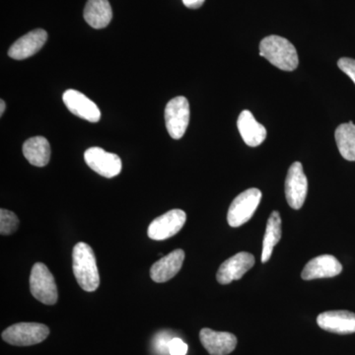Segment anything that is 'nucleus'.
Masks as SVG:
<instances>
[{
    "instance_id": "a211bd4d",
    "label": "nucleus",
    "mask_w": 355,
    "mask_h": 355,
    "mask_svg": "<svg viewBox=\"0 0 355 355\" xmlns=\"http://www.w3.org/2000/svg\"><path fill=\"white\" fill-rule=\"evenodd\" d=\"M83 15L91 27L103 29L111 22L113 11L108 0H88Z\"/></svg>"
},
{
    "instance_id": "423d86ee",
    "label": "nucleus",
    "mask_w": 355,
    "mask_h": 355,
    "mask_svg": "<svg viewBox=\"0 0 355 355\" xmlns=\"http://www.w3.org/2000/svg\"><path fill=\"white\" fill-rule=\"evenodd\" d=\"M165 123L172 139H180L184 137L190 123V104L186 97L179 96L168 102L165 108Z\"/></svg>"
},
{
    "instance_id": "f257e3e1",
    "label": "nucleus",
    "mask_w": 355,
    "mask_h": 355,
    "mask_svg": "<svg viewBox=\"0 0 355 355\" xmlns=\"http://www.w3.org/2000/svg\"><path fill=\"white\" fill-rule=\"evenodd\" d=\"M72 268L79 286L87 292L95 291L100 286L97 261L92 248L86 243H77L72 252Z\"/></svg>"
},
{
    "instance_id": "4be33fe9",
    "label": "nucleus",
    "mask_w": 355,
    "mask_h": 355,
    "mask_svg": "<svg viewBox=\"0 0 355 355\" xmlns=\"http://www.w3.org/2000/svg\"><path fill=\"white\" fill-rule=\"evenodd\" d=\"M19 219L14 212L4 209H0V234H13L19 227Z\"/></svg>"
},
{
    "instance_id": "6e6552de",
    "label": "nucleus",
    "mask_w": 355,
    "mask_h": 355,
    "mask_svg": "<svg viewBox=\"0 0 355 355\" xmlns=\"http://www.w3.org/2000/svg\"><path fill=\"white\" fill-rule=\"evenodd\" d=\"M84 160L93 171L108 179L118 176L123 168L121 158L116 154L107 153L100 147L88 148L84 153Z\"/></svg>"
},
{
    "instance_id": "4468645a",
    "label": "nucleus",
    "mask_w": 355,
    "mask_h": 355,
    "mask_svg": "<svg viewBox=\"0 0 355 355\" xmlns=\"http://www.w3.org/2000/svg\"><path fill=\"white\" fill-rule=\"evenodd\" d=\"M343 272V266L336 257L322 254L308 261L303 268L301 277L304 280L327 279L334 277Z\"/></svg>"
},
{
    "instance_id": "5701e85b",
    "label": "nucleus",
    "mask_w": 355,
    "mask_h": 355,
    "mask_svg": "<svg viewBox=\"0 0 355 355\" xmlns=\"http://www.w3.org/2000/svg\"><path fill=\"white\" fill-rule=\"evenodd\" d=\"M338 67L343 72L354 81L355 84V60L349 58H342L338 62Z\"/></svg>"
},
{
    "instance_id": "393cba45",
    "label": "nucleus",
    "mask_w": 355,
    "mask_h": 355,
    "mask_svg": "<svg viewBox=\"0 0 355 355\" xmlns=\"http://www.w3.org/2000/svg\"><path fill=\"white\" fill-rule=\"evenodd\" d=\"M184 6L191 9H198L205 3V0H183Z\"/></svg>"
},
{
    "instance_id": "1a4fd4ad",
    "label": "nucleus",
    "mask_w": 355,
    "mask_h": 355,
    "mask_svg": "<svg viewBox=\"0 0 355 355\" xmlns=\"http://www.w3.org/2000/svg\"><path fill=\"white\" fill-rule=\"evenodd\" d=\"M308 181L303 166L300 162H294L289 168L286 180V197L289 207L300 209L307 197Z\"/></svg>"
},
{
    "instance_id": "f8f14e48",
    "label": "nucleus",
    "mask_w": 355,
    "mask_h": 355,
    "mask_svg": "<svg viewBox=\"0 0 355 355\" xmlns=\"http://www.w3.org/2000/svg\"><path fill=\"white\" fill-rule=\"evenodd\" d=\"M320 328L338 335L355 333V314L349 311H328L317 318Z\"/></svg>"
},
{
    "instance_id": "0eeeda50",
    "label": "nucleus",
    "mask_w": 355,
    "mask_h": 355,
    "mask_svg": "<svg viewBox=\"0 0 355 355\" xmlns=\"http://www.w3.org/2000/svg\"><path fill=\"white\" fill-rule=\"evenodd\" d=\"M187 220V214L182 209H172L157 217L149 225L147 234L156 241L169 239L178 234Z\"/></svg>"
},
{
    "instance_id": "dca6fc26",
    "label": "nucleus",
    "mask_w": 355,
    "mask_h": 355,
    "mask_svg": "<svg viewBox=\"0 0 355 355\" xmlns=\"http://www.w3.org/2000/svg\"><path fill=\"white\" fill-rule=\"evenodd\" d=\"M184 261V252L183 250H175L151 266V279L157 284H163V282L172 279L181 270Z\"/></svg>"
},
{
    "instance_id": "aec40b11",
    "label": "nucleus",
    "mask_w": 355,
    "mask_h": 355,
    "mask_svg": "<svg viewBox=\"0 0 355 355\" xmlns=\"http://www.w3.org/2000/svg\"><path fill=\"white\" fill-rule=\"evenodd\" d=\"M282 218L279 212L273 211L266 223V234L263 241L261 263H266L272 257L273 248L282 239Z\"/></svg>"
},
{
    "instance_id": "412c9836",
    "label": "nucleus",
    "mask_w": 355,
    "mask_h": 355,
    "mask_svg": "<svg viewBox=\"0 0 355 355\" xmlns=\"http://www.w3.org/2000/svg\"><path fill=\"white\" fill-rule=\"evenodd\" d=\"M336 146L345 160L355 161V125L352 121L342 123L335 133Z\"/></svg>"
},
{
    "instance_id": "f03ea898",
    "label": "nucleus",
    "mask_w": 355,
    "mask_h": 355,
    "mask_svg": "<svg viewBox=\"0 0 355 355\" xmlns=\"http://www.w3.org/2000/svg\"><path fill=\"white\" fill-rule=\"evenodd\" d=\"M260 55L284 71H293L299 64L295 46L288 40L275 35L261 40Z\"/></svg>"
},
{
    "instance_id": "39448f33",
    "label": "nucleus",
    "mask_w": 355,
    "mask_h": 355,
    "mask_svg": "<svg viewBox=\"0 0 355 355\" xmlns=\"http://www.w3.org/2000/svg\"><path fill=\"white\" fill-rule=\"evenodd\" d=\"M261 200V191L256 188L248 189L231 203L227 221L231 227H240L253 217Z\"/></svg>"
},
{
    "instance_id": "20e7f679",
    "label": "nucleus",
    "mask_w": 355,
    "mask_h": 355,
    "mask_svg": "<svg viewBox=\"0 0 355 355\" xmlns=\"http://www.w3.org/2000/svg\"><path fill=\"white\" fill-rule=\"evenodd\" d=\"M50 335V329L44 324L19 323L2 331V340L16 347H30L44 342Z\"/></svg>"
},
{
    "instance_id": "6ab92c4d",
    "label": "nucleus",
    "mask_w": 355,
    "mask_h": 355,
    "mask_svg": "<svg viewBox=\"0 0 355 355\" xmlns=\"http://www.w3.org/2000/svg\"><path fill=\"white\" fill-rule=\"evenodd\" d=\"M23 154L30 164L44 167L50 162L51 146L44 137H35L26 140L23 144Z\"/></svg>"
},
{
    "instance_id": "9b49d317",
    "label": "nucleus",
    "mask_w": 355,
    "mask_h": 355,
    "mask_svg": "<svg viewBox=\"0 0 355 355\" xmlns=\"http://www.w3.org/2000/svg\"><path fill=\"white\" fill-rule=\"evenodd\" d=\"M62 100L69 112L83 120L98 123L101 119V112L97 105L79 91L73 89L65 91Z\"/></svg>"
},
{
    "instance_id": "2eb2a0df",
    "label": "nucleus",
    "mask_w": 355,
    "mask_h": 355,
    "mask_svg": "<svg viewBox=\"0 0 355 355\" xmlns=\"http://www.w3.org/2000/svg\"><path fill=\"white\" fill-rule=\"evenodd\" d=\"M46 40H48V34L44 30H33L25 36L21 37L10 46L8 55L16 60H22L32 57L43 48Z\"/></svg>"
},
{
    "instance_id": "9d476101",
    "label": "nucleus",
    "mask_w": 355,
    "mask_h": 355,
    "mask_svg": "<svg viewBox=\"0 0 355 355\" xmlns=\"http://www.w3.org/2000/svg\"><path fill=\"white\" fill-rule=\"evenodd\" d=\"M254 257L247 252H240L224 261L216 273L217 282L220 284L242 279L243 275L249 272L254 265Z\"/></svg>"
},
{
    "instance_id": "7ed1b4c3",
    "label": "nucleus",
    "mask_w": 355,
    "mask_h": 355,
    "mask_svg": "<svg viewBox=\"0 0 355 355\" xmlns=\"http://www.w3.org/2000/svg\"><path fill=\"white\" fill-rule=\"evenodd\" d=\"M30 291L40 302L53 305L58 302V293L55 277L43 263L33 266L30 275Z\"/></svg>"
},
{
    "instance_id": "b1692460",
    "label": "nucleus",
    "mask_w": 355,
    "mask_h": 355,
    "mask_svg": "<svg viewBox=\"0 0 355 355\" xmlns=\"http://www.w3.org/2000/svg\"><path fill=\"white\" fill-rule=\"evenodd\" d=\"M188 354V345L179 338H174L169 343L170 355H186Z\"/></svg>"
},
{
    "instance_id": "a878e982",
    "label": "nucleus",
    "mask_w": 355,
    "mask_h": 355,
    "mask_svg": "<svg viewBox=\"0 0 355 355\" xmlns=\"http://www.w3.org/2000/svg\"><path fill=\"white\" fill-rule=\"evenodd\" d=\"M4 111H6V102L3 101V100H1L0 101V114H3Z\"/></svg>"
},
{
    "instance_id": "ddd939ff",
    "label": "nucleus",
    "mask_w": 355,
    "mask_h": 355,
    "mask_svg": "<svg viewBox=\"0 0 355 355\" xmlns=\"http://www.w3.org/2000/svg\"><path fill=\"white\" fill-rule=\"evenodd\" d=\"M200 343L210 355H228L237 347V338L227 331H216L202 329L200 333Z\"/></svg>"
},
{
    "instance_id": "f3484780",
    "label": "nucleus",
    "mask_w": 355,
    "mask_h": 355,
    "mask_svg": "<svg viewBox=\"0 0 355 355\" xmlns=\"http://www.w3.org/2000/svg\"><path fill=\"white\" fill-rule=\"evenodd\" d=\"M237 127L243 140L247 146L257 147L261 146L266 139V130L258 123L251 112L245 110L240 114Z\"/></svg>"
}]
</instances>
